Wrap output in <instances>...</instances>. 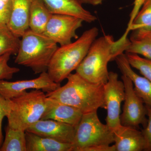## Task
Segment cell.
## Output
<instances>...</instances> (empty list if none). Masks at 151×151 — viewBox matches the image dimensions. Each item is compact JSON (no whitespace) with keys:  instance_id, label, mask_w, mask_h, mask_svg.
Wrapping results in <instances>:
<instances>
[{"instance_id":"6da1fadb","label":"cell","mask_w":151,"mask_h":151,"mask_svg":"<svg viewBox=\"0 0 151 151\" xmlns=\"http://www.w3.org/2000/svg\"><path fill=\"white\" fill-rule=\"evenodd\" d=\"M129 43L122 36L116 41L110 35L96 38L76 73L91 83L103 85L109 78L108 63L126 52Z\"/></svg>"},{"instance_id":"7a4b0ae2","label":"cell","mask_w":151,"mask_h":151,"mask_svg":"<svg viewBox=\"0 0 151 151\" xmlns=\"http://www.w3.org/2000/svg\"><path fill=\"white\" fill-rule=\"evenodd\" d=\"M63 86L47 93L48 98L78 108L84 113L106 109L103 85L91 83L77 73H70Z\"/></svg>"},{"instance_id":"3957f363","label":"cell","mask_w":151,"mask_h":151,"mask_svg":"<svg viewBox=\"0 0 151 151\" xmlns=\"http://www.w3.org/2000/svg\"><path fill=\"white\" fill-rule=\"evenodd\" d=\"M98 34V29L92 27L85 31L74 42L58 48L47 71L53 81L60 84L72 71L76 70Z\"/></svg>"},{"instance_id":"277c9868","label":"cell","mask_w":151,"mask_h":151,"mask_svg":"<svg viewBox=\"0 0 151 151\" xmlns=\"http://www.w3.org/2000/svg\"><path fill=\"white\" fill-rule=\"evenodd\" d=\"M15 63L35 73L47 71L58 44L45 35L29 29L22 37Z\"/></svg>"},{"instance_id":"5b68a950","label":"cell","mask_w":151,"mask_h":151,"mask_svg":"<svg viewBox=\"0 0 151 151\" xmlns=\"http://www.w3.org/2000/svg\"><path fill=\"white\" fill-rule=\"evenodd\" d=\"M11 100L7 126L16 129L26 131L41 119L47 106L46 94L40 89L25 91Z\"/></svg>"},{"instance_id":"8992f818","label":"cell","mask_w":151,"mask_h":151,"mask_svg":"<svg viewBox=\"0 0 151 151\" xmlns=\"http://www.w3.org/2000/svg\"><path fill=\"white\" fill-rule=\"evenodd\" d=\"M97 111L83 114L75 127L73 151H85L91 147L110 145L114 143L113 132L100 122Z\"/></svg>"},{"instance_id":"52a82bcc","label":"cell","mask_w":151,"mask_h":151,"mask_svg":"<svg viewBox=\"0 0 151 151\" xmlns=\"http://www.w3.org/2000/svg\"><path fill=\"white\" fill-rule=\"evenodd\" d=\"M125 87V97L123 113L120 116L123 126L139 129L142 125L145 127L147 123L146 105L135 92L134 84L129 77L122 76Z\"/></svg>"},{"instance_id":"ba28073f","label":"cell","mask_w":151,"mask_h":151,"mask_svg":"<svg viewBox=\"0 0 151 151\" xmlns=\"http://www.w3.org/2000/svg\"><path fill=\"white\" fill-rule=\"evenodd\" d=\"M104 97L107 114L106 125L113 132L122 126L120 121L121 107L125 100V87L115 72H109L108 81L103 85Z\"/></svg>"},{"instance_id":"9c48e42d","label":"cell","mask_w":151,"mask_h":151,"mask_svg":"<svg viewBox=\"0 0 151 151\" xmlns=\"http://www.w3.org/2000/svg\"><path fill=\"white\" fill-rule=\"evenodd\" d=\"M84 21L73 16L52 14L43 34L60 46L71 43L78 38L76 31L81 27Z\"/></svg>"},{"instance_id":"30bf717a","label":"cell","mask_w":151,"mask_h":151,"mask_svg":"<svg viewBox=\"0 0 151 151\" xmlns=\"http://www.w3.org/2000/svg\"><path fill=\"white\" fill-rule=\"evenodd\" d=\"M60 86L55 82L47 71L42 72L37 78L29 80L8 81L0 80V94L7 99L19 96L30 89H40L48 93L54 91Z\"/></svg>"},{"instance_id":"8fae6325","label":"cell","mask_w":151,"mask_h":151,"mask_svg":"<svg viewBox=\"0 0 151 151\" xmlns=\"http://www.w3.org/2000/svg\"><path fill=\"white\" fill-rule=\"evenodd\" d=\"M41 137L51 138L63 143L73 144L75 127L52 120L40 119L26 130Z\"/></svg>"},{"instance_id":"7c38bea8","label":"cell","mask_w":151,"mask_h":151,"mask_svg":"<svg viewBox=\"0 0 151 151\" xmlns=\"http://www.w3.org/2000/svg\"><path fill=\"white\" fill-rule=\"evenodd\" d=\"M83 115L78 108L47 97V106L41 119H52L76 127Z\"/></svg>"},{"instance_id":"4fadbf2b","label":"cell","mask_w":151,"mask_h":151,"mask_svg":"<svg viewBox=\"0 0 151 151\" xmlns=\"http://www.w3.org/2000/svg\"><path fill=\"white\" fill-rule=\"evenodd\" d=\"M115 60L122 74L127 76L132 80L138 96L146 106L151 107V81L144 76L138 75L133 70L124 53L118 55Z\"/></svg>"},{"instance_id":"5bb4252c","label":"cell","mask_w":151,"mask_h":151,"mask_svg":"<svg viewBox=\"0 0 151 151\" xmlns=\"http://www.w3.org/2000/svg\"><path fill=\"white\" fill-rule=\"evenodd\" d=\"M52 14H63L82 19L86 22H93L97 17L83 7L81 0H42Z\"/></svg>"},{"instance_id":"9a60e30c","label":"cell","mask_w":151,"mask_h":151,"mask_svg":"<svg viewBox=\"0 0 151 151\" xmlns=\"http://www.w3.org/2000/svg\"><path fill=\"white\" fill-rule=\"evenodd\" d=\"M116 151L145 150V142L142 131L131 127L121 126L113 132Z\"/></svg>"},{"instance_id":"2e32d148","label":"cell","mask_w":151,"mask_h":151,"mask_svg":"<svg viewBox=\"0 0 151 151\" xmlns=\"http://www.w3.org/2000/svg\"><path fill=\"white\" fill-rule=\"evenodd\" d=\"M32 1L12 0V11L7 25L11 31L19 38L29 29L30 9Z\"/></svg>"},{"instance_id":"e0dca14e","label":"cell","mask_w":151,"mask_h":151,"mask_svg":"<svg viewBox=\"0 0 151 151\" xmlns=\"http://www.w3.org/2000/svg\"><path fill=\"white\" fill-rule=\"evenodd\" d=\"M25 135L27 151H73L72 144L60 142L27 131Z\"/></svg>"},{"instance_id":"ac0fdd59","label":"cell","mask_w":151,"mask_h":151,"mask_svg":"<svg viewBox=\"0 0 151 151\" xmlns=\"http://www.w3.org/2000/svg\"><path fill=\"white\" fill-rule=\"evenodd\" d=\"M52 14L42 0H33L30 9L29 29L43 33Z\"/></svg>"},{"instance_id":"d6986e66","label":"cell","mask_w":151,"mask_h":151,"mask_svg":"<svg viewBox=\"0 0 151 151\" xmlns=\"http://www.w3.org/2000/svg\"><path fill=\"white\" fill-rule=\"evenodd\" d=\"M126 53L141 55L151 60V38L141 30L132 31Z\"/></svg>"},{"instance_id":"ffe728a7","label":"cell","mask_w":151,"mask_h":151,"mask_svg":"<svg viewBox=\"0 0 151 151\" xmlns=\"http://www.w3.org/2000/svg\"><path fill=\"white\" fill-rule=\"evenodd\" d=\"M6 135L0 151H27L26 131L7 126Z\"/></svg>"},{"instance_id":"44dd1931","label":"cell","mask_w":151,"mask_h":151,"mask_svg":"<svg viewBox=\"0 0 151 151\" xmlns=\"http://www.w3.org/2000/svg\"><path fill=\"white\" fill-rule=\"evenodd\" d=\"M20 40L12 32L7 24H0V56L7 53L16 55Z\"/></svg>"},{"instance_id":"7402d4cb","label":"cell","mask_w":151,"mask_h":151,"mask_svg":"<svg viewBox=\"0 0 151 151\" xmlns=\"http://www.w3.org/2000/svg\"><path fill=\"white\" fill-rule=\"evenodd\" d=\"M151 31V0L145 1L127 33L134 30Z\"/></svg>"},{"instance_id":"603a6c76","label":"cell","mask_w":151,"mask_h":151,"mask_svg":"<svg viewBox=\"0 0 151 151\" xmlns=\"http://www.w3.org/2000/svg\"><path fill=\"white\" fill-rule=\"evenodd\" d=\"M125 54L131 66L139 70L143 76L151 82V60L137 54L129 53Z\"/></svg>"},{"instance_id":"cb8c5ba5","label":"cell","mask_w":151,"mask_h":151,"mask_svg":"<svg viewBox=\"0 0 151 151\" xmlns=\"http://www.w3.org/2000/svg\"><path fill=\"white\" fill-rule=\"evenodd\" d=\"M11 55L7 53L0 56V80L12 79L14 74L20 71L19 68L9 65Z\"/></svg>"},{"instance_id":"d4e9b609","label":"cell","mask_w":151,"mask_h":151,"mask_svg":"<svg viewBox=\"0 0 151 151\" xmlns=\"http://www.w3.org/2000/svg\"><path fill=\"white\" fill-rule=\"evenodd\" d=\"M12 101L11 99H6L0 94V147L3 142L2 124L3 119L7 117L10 111Z\"/></svg>"},{"instance_id":"484cf974","label":"cell","mask_w":151,"mask_h":151,"mask_svg":"<svg viewBox=\"0 0 151 151\" xmlns=\"http://www.w3.org/2000/svg\"><path fill=\"white\" fill-rule=\"evenodd\" d=\"M147 123L142 131L145 142V151H151V107L146 106Z\"/></svg>"},{"instance_id":"4316f807","label":"cell","mask_w":151,"mask_h":151,"mask_svg":"<svg viewBox=\"0 0 151 151\" xmlns=\"http://www.w3.org/2000/svg\"><path fill=\"white\" fill-rule=\"evenodd\" d=\"M12 9V0H0V24H7Z\"/></svg>"},{"instance_id":"83f0119b","label":"cell","mask_w":151,"mask_h":151,"mask_svg":"<svg viewBox=\"0 0 151 151\" xmlns=\"http://www.w3.org/2000/svg\"><path fill=\"white\" fill-rule=\"evenodd\" d=\"M145 1V0H135L134 7L132 9L131 13L130 14V19L128 24V26L124 33L127 34V31L131 27V25L139 13V11L140 10Z\"/></svg>"},{"instance_id":"f1b7e54d","label":"cell","mask_w":151,"mask_h":151,"mask_svg":"<svg viewBox=\"0 0 151 151\" xmlns=\"http://www.w3.org/2000/svg\"><path fill=\"white\" fill-rule=\"evenodd\" d=\"M105 0H81L83 4H88L92 6H97L101 4Z\"/></svg>"},{"instance_id":"f546056e","label":"cell","mask_w":151,"mask_h":151,"mask_svg":"<svg viewBox=\"0 0 151 151\" xmlns=\"http://www.w3.org/2000/svg\"><path fill=\"white\" fill-rule=\"evenodd\" d=\"M142 31V30H141ZM142 31L144 32L145 33H146V34L150 38H151V31Z\"/></svg>"},{"instance_id":"4dcf8cb0","label":"cell","mask_w":151,"mask_h":151,"mask_svg":"<svg viewBox=\"0 0 151 151\" xmlns=\"http://www.w3.org/2000/svg\"><path fill=\"white\" fill-rule=\"evenodd\" d=\"M2 1H10V0H2Z\"/></svg>"},{"instance_id":"1f68e13d","label":"cell","mask_w":151,"mask_h":151,"mask_svg":"<svg viewBox=\"0 0 151 151\" xmlns=\"http://www.w3.org/2000/svg\"><path fill=\"white\" fill-rule=\"evenodd\" d=\"M146 1V0H145V1Z\"/></svg>"}]
</instances>
